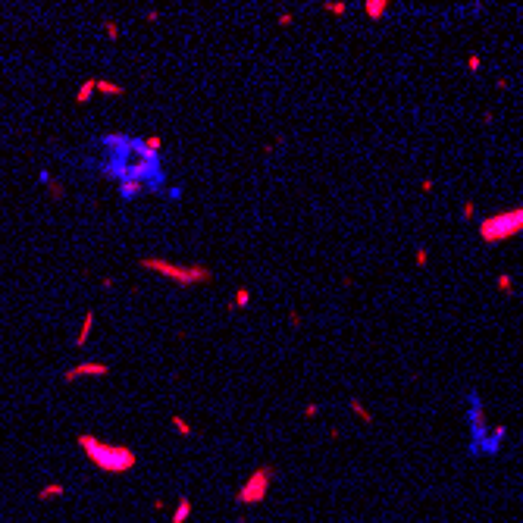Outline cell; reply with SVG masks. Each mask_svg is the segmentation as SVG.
<instances>
[{
  "label": "cell",
  "mask_w": 523,
  "mask_h": 523,
  "mask_svg": "<svg viewBox=\"0 0 523 523\" xmlns=\"http://www.w3.org/2000/svg\"><path fill=\"white\" fill-rule=\"evenodd\" d=\"M467 429H470V455L473 458H498L505 439H508V426H489L486 420V404L483 395L470 389L467 392Z\"/></svg>",
  "instance_id": "obj_1"
},
{
  "label": "cell",
  "mask_w": 523,
  "mask_h": 523,
  "mask_svg": "<svg viewBox=\"0 0 523 523\" xmlns=\"http://www.w3.org/2000/svg\"><path fill=\"white\" fill-rule=\"evenodd\" d=\"M75 445L82 448V455L94 464L100 473H129L135 464H138V455H135L129 445L103 442L100 436H91V433L75 436Z\"/></svg>",
  "instance_id": "obj_2"
},
{
  "label": "cell",
  "mask_w": 523,
  "mask_h": 523,
  "mask_svg": "<svg viewBox=\"0 0 523 523\" xmlns=\"http://www.w3.org/2000/svg\"><path fill=\"white\" fill-rule=\"evenodd\" d=\"M138 266L163 276V279H169V282H176L182 288H194V285L213 282V270L204 266V263H176V260H163V257H141Z\"/></svg>",
  "instance_id": "obj_3"
},
{
  "label": "cell",
  "mask_w": 523,
  "mask_h": 523,
  "mask_svg": "<svg viewBox=\"0 0 523 523\" xmlns=\"http://www.w3.org/2000/svg\"><path fill=\"white\" fill-rule=\"evenodd\" d=\"M523 232V207H511L495 216H486L480 223V238L486 245H498V241H508Z\"/></svg>",
  "instance_id": "obj_4"
},
{
  "label": "cell",
  "mask_w": 523,
  "mask_h": 523,
  "mask_svg": "<svg viewBox=\"0 0 523 523\" xmlns=\"http://www.w3.org/2000/svg\"><path fill=\"white\" fill-rule=\"evenodd\" d=\"M273 476L276 470L270 467V464H263V467H257L245 483H241V489L235 492V502L238 505H260L266 495H270V486H273Z\"/></svg>",
  "instance_id": "obj_5"
},
{
  "label": "cell",
  "mask_w": 523,
  "mask_h": 523,
  "mask_svg": "<svg viewBox=\"0 0 523 523\" xmlns=\"http://www.w3.org/2000/svg\"><path fill=\"white\" fill-rule=\"evenodd\" d=\"M85 376H100V379L110 376V364H103V360H82V364L63 370V382L66 386L75 382V379H85Z\"/></svg>",
  "instance_id": "obj_6"
},
{
  "label": "cell",
  "mask_w": 523,
  "mask_h": 523,
  "mask_svg": "<svg viewBox=\"0 0 523 523\" xmlns=\"http://www.w3.org/2000/svg\"><path fill=\"white\" fill-rule=\"evenodd\" d=\"M116 188H119V197H122V201H138L141 194L150 191V185L141 182V179H119V185H116Z\"/></svg>",
  "instance_id": "obj_7"
},
{
  "label": "cell",
  "mask_w": 523,
  "mask_h": 523,
  "mask_svg": "<svg viewBox=\"0 0 523 523\" xmlns=\"http://www.w3.org/2000/svg\"><path fill=\"white\" fill-rule=\"evenodd\" d=\"M94 310H85V317H82V326H78V335H75V348H85L88 345V335L91 329H94Z\"/></svg>",
  "instance_id": "obj_8"
},
{
  "label": "cell",
  "mask_w": 523,
  "mask_h": 523,
  "mask_svg": "<svg viewBox=\"0 0 523 523\" xmlns=\"http://www.w3.org/2000/svg\"><path fill=\"white\" fill-rule=\"evenodd\" d=\"M94 91H100V94H107V97H122L125 94V85L110 82V78H94Z\"/></svg>",
  "instance_id": "obj_9"
},
{
  "label": "cell",
  "mask_w": 523,
  "mask_h": 523,
  "mask_svg": "<svg viewBox=\"0 0 523 523\" xmlns=\"http://www.w3.org/2000/svg\"><path fill=\"white\" fill-rule=\"evenodd\" d=\"M191 517V498L188 495H182L179 498V505H176V511H172V523H185Z\"/></svg>",
  "instance_id": "obj_10"
},
{
  "label": "cell",
  "mask_w": 523,
  "mask_h": 523,
  "mask_svg": "<svg viewBox=\"0 0 523 523\" xmlns=\"http://www.w3.org/2000/svg\"><path fill=\"white\" fill-rule=\"evenodd\" d=\"M91 97H94V78H85V82L75 88V103H88Z\"/></svg>",
  "instance_id": "obj_11"
},
{
  "label": "cell",
  "mask_w": 523,
  "mask_h": 523,
  "mask_svg": "<svg viewBox=\"0 0 523 523\" xmlns=\"http://www.w3.org/2000/svg\"><path fill=\"white\" fill-rule=\"evenodd\" d=\"M41 182L47 185V191L53 194V201H63V197H66V191H63V182H60V179H50L47 172H41Z\"/></svg>",
  "instance_id": "obj_12"
},
{
  "label": "cell",
  "mask_w": 523,
  "mask_h": 523,
  "mask_svg": "<svg viewBox=\"0 0 523 523\" xmlns=\"http://www.w3.org/2000/svg\"><path fill=\"white\" fill-rule=\"evenodd\" d=\"M248 304H251V288H248V285H241L238 292H235V298H232L229 310H241V307H248Z\"/></svg>",
  "instance_id": "obj_13"
},
{
  "label": "cell",
  "mask_w": 523,
  "mask_h": 523,
  "mask_svg": "<svg viewBox=\"0 0 523 523\" xmlns=\"http://www.w3.org/2000/svg\"><path fill=\"white\" fill-rule=\"evenodd\" d=\"M364 9H367L370 19H382V16H386V9H389V3H386V0H370V3H364Z\"/></svg>",
  "instance_id": "obj_14"
},
{
  "label": "cell",
  "mask_w": 523,
  "mask_h": 523,
  "mask_svg": "<svg viewBox=\"0 0 523 523\" xmlns=\"http://www.w3.org/2000/svg\"><path fill=\"white\" fill-rule=\"evenodd\" d=\"M63 492H66V486H60V483H47V486H44V489L38 492V498H41V502H47V498H60Z\"/></svg>",
  "instance_id": "obj_15"
},
{
  "label": "cell",
  "mask_w": 523,
  "mask_h": 523,
  "mask_svg": "<svg viewBox=\"0 0 523 523\" xmlns=\"http://www.w3.org/2000/svg\"><path fill=\"white\" fill-rule=\"evenodd\" d=\"M169 423H172V429H179V433H182V436H194V429H191V423H188V420H185V417H182V414H172V417H169Z\"/></svg>",
  "instance_id": "obj_16"
},
{
  "label": "cell",
  "mask_w": 523,
  "mask_h": 523,
  "mask_svg": "<svg viewBox=\"0 0 523 523\" xmlns=\"http://www.w3.org/2000/svg\"><path fill=\"white\" fill-rule=\"evenodd\" d=\"M103 38H107V41H119V25H116L113 19L103 22Z\"/></svg>",
  "instance_id": "obj_17"
},
{
  "label": "cell",
  "mask_w": 523,
  "mask_h": 523,
  "mask_svg": "<svg viewBox=\"0 0 523 523\" xmlns=\"http://www.w3.org/2000/svg\"><path fill=\"white\" fill-rule=\"evenodd\" d=\"M351 411H354V414H357L364 423H370V420H373V414H370V411H367V408H364V404H360L357 398H351Z\"/></svg>",
  "instance_id": "obj_18"
},
{
  "label": "cell",
  "mask_w": 523,
  "mask_h": 523,
  "mask_svg": "<svg viewBox=\"0 0 523 523\" xmlns=\"http://www.w3.org/2000/svg\"><path fill=\"white\" fill-rule=\"evenodd\" d=\"M141 141L154 150V154H160V147H163V138H160V135H147V138H141Z\"/></svg>",
  "instance_id": "obj_19"
},
{
  "label": "cell",
  "mask_w": 523,
  "mask_h": 523,
  "mask_svg": "<svg viewBox=\"0 0 523 523\" xmlns=\"http://www.w3.org/2000/svg\"><path fill=\"white\" fill-rule=\"evenodd\" d=\"M292 22H295V16H292V13H279V16H276V25H279V28H288Z\"/></svg>",
  "instance_id": "obj_20"
},
{
  "label": "cell",
  "mask_w": 523,
  "mask_h": 523,
  "mask_svg": "<svg viewBox=\"0 0 523 523\" xmlns=\"http://www.w3.org/2000/svg\"><path fill=\"white\" fill-rule=\"evenodd\" d=\"M301 323H304V320H301V310H288V326L301 329Z\"/></svg>",
  "instance_id": "obj_21"
},
{
  "label": "cell",
  "mask_w": 523,
  "mask_h": 523,
  "mask_svg": "<svg viewBox=\"0 0 523 523\" xmlns=\"http://www.w3.org/2000/svg\"><path fill=\"white\" fill-rule=\"evenodd\" d=\"M326 9H329L332 16H345V9H348V6H345V3H326Z\"/></svg>",
  "instance_id": "obj_22"
},
{
  "label": "cell",
  "mask_w": 523,
  "mask_h": 523,
  "mask_svg": "<svg viewBox=\"0 0 523 523\" xmlns=\"http://www.w3.org/2000/svg\"><path fill=\"white\" fill-rule=\"evenodd\" d=\"M317 414H320V404H307V408H304V417H307V420H313Z\"/></svg>",
  "instance_id": "obj_23"
},
{
  "label": "cell",
  "mask_w": 523,
  "mask_h": 523,
  "mask_svg": "<svg viewBox=\"0 0 523 523\" xmlns=\"http://www.w3.org/2000/svg\"><path fill=\"white\" fill-rule=\"evenodd\" d=\"M467 66H470V69H473V72H476V69H480V66H483V60H480V56H476V53H470V56H467Z\"/></svg>",
  "instance_id": "obj_24"
},
{
  "label": "cell",
  "mask_w": 523,
  "mask_h": 523,
  "mask_svg": "<svg viewBox=\"0 0 523 523\" xmlns=\"http://www.w3.org/2000/svg\"><path fill=\"white\" fill-rule=\"evenodd\" d=\"M498 288H502V292H511V276H498Z\"/></svg>",
  "instance_id": "obj_25"
},
{
  "label": "cell",
  "mask_w": 523,
  "mask_h": 523,
  "mask_svg": "<svg viewBox=\"0 0 523 523\" xmlns=\"http://www.w3.org/2000/svg\"><path fill=\"white\" fill-rule=\"evenodd\" d=\"M144 19L150 22V25H154V22H160V9H147V13H144Z\"/></svg>",
  "instance_id": "obj_26"
},
{
  "label": "cell",
  "mask_w": 523,
  "mask_h": 523,
  "mask_svg": "<svg viewBox=\"0 0 523 523\" xmlns=\"http://www.w3.org/2000/svg\"><path fill=\"white\" fill-rule=\"evenodd\" d=\"M417 266H426V248H417Z\"/></svg>",
  "instance_id": "obj_27"
},
{
  "label": "cell",
  "mask_w": 523,
  "mask_h": 523,
  "mask_svg": "<svg viewBox=\"0 0 523 523\" xmlns=\"http://www.w3.org/2000/svg\"><path fill=\"white\" fill-rule=\"evenodd\" d=\"M470 216H473V201L464 204V219H470Z\"/></svg>",
  "instance_id": "obj_28"
},
{
  "label": "cell",
  "mask_w": 523,
  "mask_h": 523,
  "mask_svg": "<svg viewBox=\"0 0 523 523\" xmlns=\"http://www.w3.org/2000/svg\"><path fill=\"white\" fill-rule=\"evenodd\" d=\"M276 144H279V141H270V144H263V154H266V157H270V154H273V150H276Z\"/></svg>",
  "instance_id": "obj_29"
}]
</instances>
